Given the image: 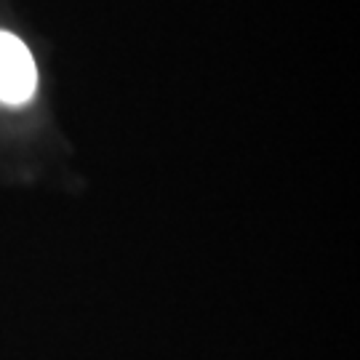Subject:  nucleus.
<instances>
[{
  "mask_svg": "<svg viewBox=\"0 0 360 360\" xmlns=\"http://www.w3.org/2000/svg\"><path fill=\"white\" fill-rule=\"evenodd\" d=\"M38 70L25 43L0 32V102L22 104L35 94Z\"/></svg>",
  "mask_w": 360,
  "mask_h": 360,
  "instance_id": "1",
  "label": "nucleus"
}]
</instances>
